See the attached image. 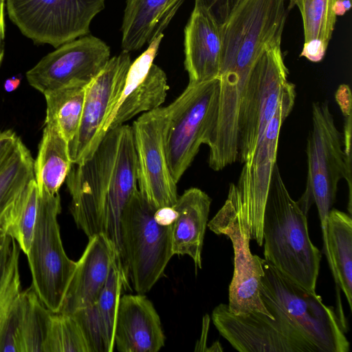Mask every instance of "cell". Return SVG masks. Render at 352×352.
<instances>
[{
  "label": "cell",
  "mask_w": 352,
  "mask_h": 352,
  "mask_svg": "<svg viewBox=\"0 0 352 352\" xmlns=\"http://www.w3.org/2000/svg\"><path fill=\"white\" fill-rule=\"evenodd\" d=\"M132 126L109 130L91 156L73 164L66 178L70 212L89 238L104 233L120 265V223L123 211L138 190Z\"/></svg>",
  "instance_id": "cell-1"
},
{
  "label": "cell",
  "mask_w": 352,
  "mask_h": 352,
  "mask_svg": "<svg viewBox=\"0 0 352 352\" xmlns=\"http://www.w3.org/2000/svg\"><path fill=\"white\" fill-rule=\"evenodd\" d=\"M307 215L276 164L263 221L264 259L291 281L316 292L321 252L310 239Z\"/></svg>",
  "instance_id": "cell-2"
},
{
  "label": "cell",
  "mask_w": 352,
  "mask_h": 352,
  "mask_svg": "<svg viewBox=\"0 0 352 352\" xmlns=\"http://www.w3.org/2000/svg\"><path fill=\"white\" fill-rule=\"evenodd\" d=\"M312 124L307 144V177L300 201L310 208L316 205L320 221L324 252L329 267L327 225L338 185L344 179L349 186L348 210L351 216V162L344 152L343 140L327 101L312 105Z\"/></svg>",
  "instance_id": "cell-3"
},
{
  "label": "cell",
  "mask_w": 352,
  "mask_h": 352,
  "mask_svg": "<svg viewBox=\"0 0 352 352\" xmlns=\"http://www.w3.org/2000/svg\"><path fill=\"white\" fill-rule=\"evenodd\" d=\"M263 274L259 285L262 300L282 310L318 352H349L344 324L332 306L320 296L294 283L271 263L261 259Z\"/></svg>",
  "instance_id": "cell-4"
},
{
  "label": "cell",
  "mask_w": 352,
  "mask_h": 352,
  "mask_svg": "<svg viewBox=\"0 0 352 352\" xmlns=\"http://www.w3.org/2000/svg\"><path fill=\"white\" fill-rule=\"evenodd\" d=\"M155 210L138 190L121 218L120 266L138 294H144L153 288L173 256V226L158 225L153 217Z\"/></svg>",
  "instance_id": "cell-5"
},
{
  "label": "cell",
  "mask_w": 352,
  "mask_h": 352,
  "mask_svg": "<svg viewBox=\"0 0 352 352\" xmlns=\"http://www.w3.org/2000/svg\"><path fill=\"white\" fill-rule=\"evenodd\" d=\"M219 80L188 83L168 107L165 147L168 166L177 184L201 144H207L217 117Z\"/></svg>",
  "instance_id": "cell-6"
},
{
  "label": "cell",
  "mask_w": 352,
  "mask_h": 352,
  "mask_svg": "<svg viewBox=\"0 0 352 352\" xmlns=\"http://www.w3.org/2000/svg\"><path fill=\"white\" fill-rule=\"evenodd\" d=\"M60 211L59 193L38 192L34 232L26 254L32 286L52 312L59 311L76 267V261L67 256L62 243L58 223Z\"/></svg>",
  "instance_id": "cell-7"
},
{
  "label": "cell",
  "mask_w": 352,
  "mask_h": 352,
  "mask_svg": "<svg viewBox=\"0 0 352 352\" xmlns=\"http://www.w3.org/2000/svg\"><path fill=\"white\" fill-rule=\"evenodd\" d=\"M280 45L267 48L251 72L239 113L238 160L243 164L253 155L291 85Z\"/></svg>",
  "instance_id": "cell-8"
},
{
  "label": "cell",
  "mask_w": 352,
  "mask_h": 352,
  "mask_svg": "<svg viewBox=\"0 0 352 352\" xmlns=\"http://www.w3.org/2000/svg\"><path fill=\"white\" fill-rule=\"evenodd\" d=\"M105 0H6L10 19L35 43L58 47L89 32Z\"/></svg>",
  "instance_id": "cell-9"
},
{
  "label": "cell",
  "mask_w": 352,
  "mask_h": 352,
  "mask_svg": "<svg viewBox=\"0 0 352 352\" xmlns=\"http://www.w3.org/2000/svg\"><path fill=\"white\" fill-rule=\"evenodd\" d=\"M262 302L273 318L261 312L236 315L228 304L221 303L213 309L212 321L221 336L240 352H318L282 310Z\"/></svg>",
  "instance_id": "cell-10"
},
{
  "label": "cell",
  "mask_w": 352,
  "mask_h": 352,
  "mask_svg": "<svg viewBox=\"0 0 352 352\" xmlns=\"http://www.w3.org/2000/svg\"><path fill=\"white\" fill-rule=\"evenodd\" d=\"M207 227L216 234L227 236L232 244L234 272L229 286V310L236 315L261 312L273 318L259 295L260 280L263 274L262 258L250 251L249 225L230 187L224 204L208 222Z\"/></svg>",
  "instance_id": "cell-11"
},
{
  "label": "cell",
  "mask_w": 352,
  "mask_h": 352,
  "mask_svg": "<svg viewBox=\"0 0 352 352\" xmlns=\"http://www.w3.org/2000/svg\"><path fill=\"white\" fill-rule=\"evenodd\" d=\"M296 96L292 82L285 91L274 116L252 157L243 163L236 184H230L250 228V239L263 245V221L272 176L276 164L278 138Z\"/></svg>",
  "instance_id": "cell-12"
},
{
  "label": "cell",
  "mask_w": 352,
  "mask_h": 352,
  "mask_svg": "<svg viewBox=\"0 0 352 352\" xmlns=\"http://www.w3.org/2000/svg\"><path fill=\"white\" fill-rule=\"evenodd\" d=\"M169 122L168 107L142 113L132 126L136 153L138 189L154 208L173 206L178 195L170 172L165 141Z\"/></svg>",
  "instance_id": "cell-13"
},
{
  "label": "cell",
  "mask_w": 352,
  "mask_h": 352,
  "mask_svg": "<svg viewBox=\"0 0 352 352\" xmlns=\"http://www.w3.org/2000/svg\"><path fill=\"white\" fill-rule=\"evenodd\" d=\"M131 64L129 52L122 50L110 58L100 74L88 84L80 124L69 143L73 164L88 160L102 141L104 126L120 99Z\"/></svg>",
  "instance_id": "cell-14"
},
{
  "label": "cell",
  "mask_w": 352,
  "mask_h": 352,
  "mask_svg": "<svg viewBox=\"0 0 352 352\" xmlns=\"http://www.w3.org/2000/svg\"><path fill=\"white\" fill-rule=\"evenodd\" d=\"M26 72L29 85L43 94L76 83H89L110 59V48L92 35L65 43Z\"/></svg>",
  "instance_id": "cell-15"
},
{
  "label": "cell",
  "mask_w": 352,
  "mask_h": 352,
  "mask_svg": "<svg viewBox=\"0 0 352 352\" xmlns=\"http://www.w3.org/2000/svg\"><path fill=\"white\" fill-rule=\"evenodd\" d=\"M116 261L115 248L104 233L89 238L82 256L76 261L58 312L72 314L96 302Z\"/></svg>",
  "instance_id": "cell-16"
},
{
  "label": "cell",
  "mask_w": 352,
  "mask_h": 352,
  "mask_svg": "<svg viewBox=\"0 0 352 352\" xmlns=\"http://www.w3.org/2000/svg\"><path fill=\"white\" fill-rule=\"evenodd\" d=\"M165 343L159 314L142 294L120 296L114 344L120 352H157Z\"/></svg>",
  "instance_id": "cell-17"
},
{
  "label": "cell",
  "mask_w": 352,
  "mask_h": 352,
  "mask_svg": "<svg viewBox=\"0 0 352 352\" xmlns=\"http://www.w3.org/2000/svg\"><path fill=\"white\" fill-rule=\"evenodd\" d=\"M184 53L188 83L218 78L222 55L221 25L195 6L184 29Z\"/></svg>",
  "instance_id": "cell-18"
},
{
  "label": "cell",
  "mask_w": 352,
  "mask_h": 352,
  "mask_svg": "<svg viewBox=\"0 0 352 352\" xmlns=\"http://www.w3.org/2000/svg\"><path fill=\"white\" fill-rule=\"evenodd\" d=\"M126 278L116 261L106 285L93 305L71 314L80 325L90 352H112L118 306Z\"/></svg>",
  "instance_id": "cell-19"
},
{
  "label": "cell",
  "mask_w": 352,
  "mask_h": 352,
  "mask_svg": "<svg viewBox=\"0 0 352 352\" xmlns=\"http://www.w3.org/2000/svg\"><path fill=\"white\" fill-rule=\"evenodd\" d=\"M212 199L198 188L186 190L173 206L177 212L172 228L173 255H187L202 268V249Z\"/></svg>",
  "instance_id": "cell-20"
},
{
  "label": "cell",
  "mask_w": 352,
  "mask_h": 352,
  "mask_svg": "<svg viewBox=\"0 0 352 352\" xmlns=\"http://www.w3.org/2000/svg\"><path fill=\"white\" fill-rule=\"evenodd\" d=\"M184 0H126L124 10L122 47L138 50L151 43L168 26Z\"/></svg>",
  "instance_id": "cell-21"
},
{
  "label": "cell",
  "mask_w": 352,
  "mask_h": 352,
  "mask_svg": "<svg viewBox=\"0 0 352 352\" xmlns=\"http://www.w3.org/2000/svg\"><path fill=\"white\" fill-rule=\"evenodd\" d=\"M72 165L69 142L54 124L45 122L38 154L34 161L38 192L58 193Z\"/></svg>",
  "instance_id": "cell-22"
},
{
  "label": "cell",
  "mask_w": 352,
  "mask_h": 352,
  "mask_svg": "<svg viewBox=\"0 0 352 352\" xmlns=\"http://www.w3.org/2000/svg\"><path fill=\"white\" fill-rule=\"evenodd\" d=\"M19 245L0 283V352H21L19 327L22 315Z\"/></svg>",
  "instance_id": "cell-23"
},
{
  "label": "cell",
  "mask_w": 352,
  "mask_h": 352,
  "mask_svg": "<svg viewBox=\"0 0 352 352\" xmlns=\"http://www.w3.org/2000/svg\"><path fill=\"white\" fill-rule=\"evenodd\" d=\"M327 245L337 293L340 287L352 309V219L351 216L331 209L327 225Z\"/></svg>",
  "instance_id": "cell-24"
},
{
  "label": "cell",
  "mask_w": 352,
  "mask_h": 352,
  "mask_svg": "<svg viewBox=\"0 0 352 352\" xmlns=\"http://www.w3.org/2000/svg\"><path fill=\"white\" fill-rule=\"evenodd\" d=\"M169 89L165 72L152 64L144 79L120 104L103 129H110L124 124L135 116L155 109L164 103Z\"/></svg>",
  "instance_id": "cell-25"
},
{
  "label": "cell",
  "mask_w": 352,
  "mask_h": 352,
  "mask_svg": "<svg viewBox=\"0 0 352 352\" xmlns=\"http://www.w3.org/2000/svg\"><path fill=\"white\" fill-rule=\"evenodd\" d=\"M89 83H76L47 92L46 123L54 124L69 143L76 135Z\"/></svg>",
  "instance_id": "cell-26"
},
{
  "label": "cell",
  "mask_w": 352,
  "mask_h": 352,
  "mask_svg": "<svg viewBox=\"0 0 352 352\" xmlns=\"http://www.w3.org/2000/svg\"><path fill=\"white\" fill-rule=\"evenodd\" d=\"M34 161L22 141L0 173V231H4L9 212L16 199L34 179ZM4 233V232H3Z\"/></svg>",
  "instance_id": "cell-27"
},
{
  "label": "cell",
  "mask_w": 352,
  "mask_h": 352,
  "mask_svg": "<svg viewBox=\"0 0 352 352\" xmlns=\"http://www.w3.org/2000/svg\"><path fill=\"white\" fill-rule=\"evenodd\" d=\"M38 192L32 179L10 210L4 233L13 238L26 254L30 249L36 221Z\"/></svg>",
  "instance_id": "cell-28"
},
{
  "label": "cell",
  "mask_w": 352,
  "mask_h": 352,
  "mask_svg": "<svg viewBox=\"0 0 352 352\" xmlns=\"http://www.w3.org/2000/svg\"><path fill=\"white\" fill-rule=\"evenodd\" d=\"M22 315L19 327L21 352H43L50 311L31 285L22 290Z\"/></svg>",
  "instance_id": "cell-29"
},
{
  "label": "cell",
  "mask_w": 352,
  "mask_h": 352,
  "mask_svg": "<svg viewBox=\"0 0 352 352\" xmlns=\"http://www.w3.org/2000/svg\"><path fill=\"white\" fill-rule=\"evenodd\" d=\"M43 352H90L83 332L71 314L50 311Z\"/></svg>",
  "instance_id": "cell-30"
},
{
  "label": "cell",
  "mask_w": 352,
  "mask_h": 352,
  "mask_svg": "<svg viewBox=\"0 0 352 352\" xmlns=\"http://www.w3.org/2000/svg\"><path fill=\"white\" fill-rule=\"evenodd\" d=\"M288 1L289 6L296 5L300 10L305 42L318 38L328 46L336 22V16L333 11L336 0Z\"/></svg>",
  "instance_id": "cell-31"
},
{
  "label": "cell",
  "mask_w": 352,
  "mask_h": 352,
  "mask_svg": "<svg viewBox=\"0 0 352 352\" xmlns=\"http://www.w3.org/2000/svg\"><path fill=\"white\" fill-rule=\"evenodd\" d=\"M336 100L344 116L343 146L347 160L351 162L352 98L350 87L345 84L338 88Z\"/></svg>",
  "instance_id": "cell-32"
},
{
  "label": "cell",
  "mask_w": 352,
  "mask_h": 352,
  "mask_svg": "<svg viewBox=\"0 0 352 352\" xmlns=\"http://www.w3.org/2000/svg\"><path fill=\"white\" fill-rule=\"evenodd\" d=\"M241 0H195V6L208 12L219 24L223 25Z\"/></svg>",
  "instance_id": "cell-33"
},
{
  "label": "cell",
  "mask_w": 352,
  "mask_h": 352,
  "mask_svg": "<svg viewBox=\"0 0 352 352\" xmlns=\"http://www.w3.org/2000/svg\"><path fill=\"white\" fill-rule=\"evenodd\" d=\"M21 141L13 131H0V173L9 163Z\"/></svg>",
  "instance_id": "cell-34"
},
{
  "label": "cell",
  "mask_w": 352,
  "mask_h": 352,
  "mask_svg": "<svg viewBox=\"0 0 352 352\" xmlns=\"http://www.w3.org/2000/svg\"><path fill=\"white\" fill-rule=\"evenodd\" d=\"M17 245L13 238L0 231V283Z\"/></svg>",
  "instance_id": "cell-35"
},
{
  "label": "cell",
  "mask_w": 352,
  "mask_h": 352,
  "mask_svg": "<svg viewBox=\"0 0 352 352\" xmlns=\"http://www.w3.org/2000/svg\"><path fill=\"white\" fill-rule=\"evenodd\" d=\"M327 47L321 40L313 38L304 43L300 56L311 62H320L324 58Z\"/></svg>",
  "instance_id": "cell-36"
},
{
  "label": "cell",
  "mask_w": 352,
  "mask_h": 352,
  "mask_svg": "<svg viewBox=\"0 0 352 352\" xmlns=\"http://www.w3.org/2000/svg\"><path fill=\"white\" fill-rule=\"evenodd\" d=\"M177 212L173 206H165L155 210L153 217L161 226H173L176 220Z\"/></svg>",
  "instance_id": "cell-37"
},
{
  "label": "cell",
  "mask_w": 352,
  "mask_h": 352,
  "mask_svg": "<svg viewBox=\"0 0 352 352\" xmlns=\"http://www.w3.org/2000/svg\"><path fill=\"white\" fill-rule=\"evenodd\" d=\"M210 323V317L208 314H206L203 318V327L201 334V338L198 340L195 351H205L206 346V340L208 332V327Z\"/></svg>",
  "instance_id": "cell-38"
},
{
  "label": "cell",
  "mask_w": 352,
  "mask_h": 352,
  "mask_svg": "<svg viewBox=\"0 0 352 352\" xmlns=\"http://www.w3.org/2000/svg\"><path fill=\"white\" fill-rule=\"evenodd\" d=\"M5 0H0V63L4 54V39H5V20H4V6Z\"/></svg>",
  "instance_id": "cell-39"
},
{
  "label": "cell",
  "mask_w": 352,
  "mask_h": 352,
  "mask_svg": "<svg viewBox=\"0 0 352 352\" xmlns=\"http://www.w3.org/2000/svg\"><path fill=\"white\" fill-rule=\"evenodd\" d=\"M351 7V0H336L333 6V11L336 16H342L349 10Z\"/></svg>",
  "instance_id": "cell-40"
},
{
  "label": "cell",
  "mask_w": 352,
  "mask_h": 352,
  "mask_svg": "<svg viewBox=\"0 0 352 352\" xmlns=\"http://www.w3.org/2000/svg\"><path fill=\"white\" fill-rule=\"evenodd\" d=\"M21 82V79L16 77L8 78L4 82V89L8 92H12L16 90Z\"/></svg>",
  "instance_id": "cell-41"
},
{
  "label": "cell",
  "mask_w": 352,
  "mask_h": 352,
  "mask_svg": "<svg viewBox=\"0 0 352 352\" xmlns=\"http://www.w3.org/2000/svg\"><path fill=\"white\" fill-rule=\"evenodd\" d=\"M223 351V349L221 348V345L218 341L214 342L210 348L206 349V351Z\"/></svg>",
  "instance_id": "cell-42"
}]
</instances>
